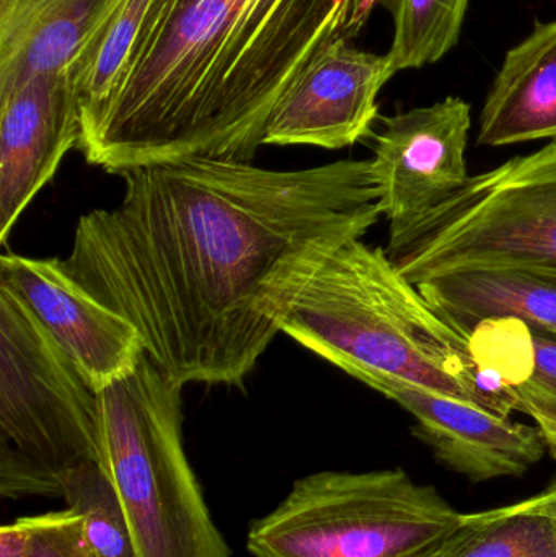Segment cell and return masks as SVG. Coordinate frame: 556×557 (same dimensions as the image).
I'll return each instance as SVG.
<instances>
[{"label":"cell","instance_id":"obj_1","mask_svg":"<svg viewBox=\"0 0 556 557\" xmlns=\"http://www.w3.org/2000/svg\"><path fill=\"white\" fill-rule=\"evenodd\" d=\"M64 263L182 385H238L320 268L382 218L371 160L304 170L196 159L123 173Z\"/></svg>","mask_w":556,"mask_h":557},{"label":"cell","instance_id":"obj_2","mask_svg":"<svg viewBox=\"0 0 556 557\" xmlns=\"http://www.w3.org/2000/svg\"><path fill=\"white\" fill-rule=\"evenodd\" d=\"M388 0H152L77 149L123 173L178 160L251 162L291 85Z\"/></svg>","mask_w":556,"mask_h":557},{"label":"cell","instance_id":"obj_3","mask_svg":"<svg viewBox=\"0 0 556 557\" xmlns=\"http://www.w3.org/2000/svg\"><path fill=\"white\" fill-rule=\"evenodd\" d=\"M283 333L365 385L391 376L499 416L521 411L518 396L483 372L469 337L387 251L362 240L339 248L310 278Z\"/></svg>","mask_w":556,"mask_h":557},{"label":"cell","instance_id":"obj_4","mask_svg":"<svg viewBox=\"0 0 556 557\" xmlns=\"http://www.w3.org/2000/svg\"><path fill=\"white\" fill-rule=\"evenodd\" d=\"M183 386L146 356L100 389L101 465L137 557H232L186 457Z\"/></svg>","mask_w":556,"mask_h":557},{"label":"cell","instance_id":"obj_5","mask_svg":"<svg viewBox=\"0 0 556 557\" xmlns=\"http://www.w3.org/2000/svg\"><path fill=\"white\" fill-rule=\"evenodd\" d=\"M88 465H101L98 392L0 282V496L62 499Z\"/></svg>","mask_w":556,"mask_h":557},{"label":"cell","instance_id":"obj_6","mask_svg":"<svg viewBox=\"0 0 556 557\" xmlns=\"http://www.w3.org/2000/svg\"><path fill=\"white\" fill-rule=\"evenodd\" d=\"M385 251L415 285L492 268L556 276V140L470 176Z\"/></svg>","mask_w":556,"mask_h":557},{"label":"cell","instance_id":"obj_7","mask_svg":"<svg viewBox=\"0 0 556 557\" xmlns=\"http://www.w3.org/2000/svg\"><path fill=\"white\" fill-rule=\"evenodd\" d=\"M404 470L320 471L251 523L254 557H423L462 520Z\"/></svg>","mask_w":556,"mask_h":557},{"label":"cell","instance_id":"obj_8","mask_svg":"<svg viewBox=\"0 0 556 557\" xmlns=\"http://www.w3.org/2000/svg\"><path fill=\"white\" fill-rule=\"evenodd\" d=\"M470 127V104L457 97L382 117L371 170L391 235L413 227L466 185Z\"/></svg>","mask_w":556,"mask_h":557},{"label":"cell","instance_id":"obj_9","mask_svg":"<svg viewBox=\"0 0 556 557\" xmlns=\"http://www.w3.org/2000/svg\"><path fill=\"white\" fill-rule=\"evenodd\" d=\"M0 282L28 305L97 392L133 373L146 357L136 326L85 290L62 260L3 253Z\"/></svg>","mask_w":556,"mask_h":557},{"label":"cell","instance_id":"obj_10","mask_svg":"<svg viewBox=\"0 0 556 557\" xmlns=\"http://www.w3.org/2000/svg\"><path fill=\"white\" fill-rule=\"evenodd\" d=\"M395 74L388 54L335 42L277 101L263 146L338 150L365 139L379 117V91Z\"/></svg>","mask_w":556,"mask_h":557},{"label":"cell","instance_id":"obj_11","mask_svg":"<svg viewBox=\"0 0 556 557\" xmlns=\"http://www.w3.org/2000/svg\"><path fill=\"white\" fill-rule=\"evenodd\" d=\"M368 386L413 416L415 437L443 467L472 483L522 476L551 450L538 424H522L391 376H379Z\"/></svg>","mask_w":556,"mask_h":557},{"label":"cell","instance_id":"obj_12","mask_svg":"<svg viewBox=\"0 0 556 557\" xmlns=\"http://www.w3.org/2000/svg\"><path fill=\"white\" fill-rule=\"evenodd\" d=\"M81 134V104L69 71L33 75L0 91L2 245Z\"/></svg>","mask_w":556,"mask_h":557},{"label":"cell","instance_id":"obj_13","mask_svg":"<svg viewBox=\"0 0 556 557\" xmlns=\"http://www.w3.org/2000/svg\"><path fill=\"white\" fill-rule=\"evenodd\" d=\"M118 0H0V91L69 71Z\"/></svg>","mask_w":556,"mask_h":557},{"label":"cell","instance_id":"obj_14","mask_svg":"<svg viewBox=\"0 0 556 557\" xmlns=\"http://www.w3.org/2000/svg\"><path fill=\"white\" fill-rule=\"evenodd\" d=\"M556 140V20L508 51L480 114V146Z\"/></svg>","mask_w":556,"mask_h":557},{"label":"cell","instance_id":"obj_15","mask_svg":"<svg viewBox=\"0 0 556 557\" xmlns=\"http://www.w3.org/2000/svg\"><path fill=\"white\" fill-rule=\"evenodd\" d=\"M434 310L462 336L486 321H521L532 334L556 339V276L492 268L431 278L418 285Z\"/></svg>","mask_w":556,"mask_h":557},{"label":"cell","instance_id":"obj_16","mask_svg":"<svg viewBox=\"0 0 556 557\" xmlns=\"http://www.w3.org/2000/svg\"><path fill=\"white\" fill-rule=\"evenodd\" d=\"M423 557H556V480L531 499L467 513Z\"/></svg>","mask_w":556,"mask_h":557},{"label":"cell","instance_id":"obj_17","mask_svg":"<svg viewBox=\"0 0 556 557\" xmlns=\"http://www.w3.org/2000/svg\"><path fill=\"white\" fill-rule=\"evenodd\" d=\"M469 0H388L394 41L387 52L395 71L441 61L459 41Z\"/></svg>","mask_w":556,"mask_h":557},{"label":"cell","instance_id":"obj_18","mask_svg":"<svg viewBox=\"0 0 556 557\" xmlns=\"http://www.w3.org/2000/svg\"><path fill=\"white\" fill-rule=\"evenodd\" d=\"M152 0H118L69 74L81 104V117L97 108L116 81Z\"/></svg>","mask_w":556,"mask_h":557},{"label":"cell","instance_id":"obj_19","mask_svg":"<svg viewBox=\"0 0 556 557\" xmlns=\"http://www.w3.org/2000/svg\"><path fill=\"white\" fill-rule=\"evenodd\" d=\"M67 509L84 522L85 539L97 557H137L120 497L103 465L75 471L62 494Z\"/></svg>","mask_w":556,"mask_h":557},{"label":"cell","instance_id":"obj_20","mask_svg":"<svg viewBox=\"0 0 556 557\" xmlns=\"http://www.w3.org/2000/svg\"><path fill=\"white\" fill-rule=\"evenodd\" d=\"M28 548L25 557H97L88 546L82 517L74 510L25 517Z\"/></svg>","mask_w":556,"mask_h":557},{"label":"cell","instance_id":"obj_21","mask_svg":"<svg viewBox=\"0 0 556 557\" xmlns=\"http://www.w3.org/2000/svg\"><path fill=\"white\" fill-rule=\"evenodd\" d=\"M532 370L528 380L556 395V339L532 334Z\"/></svg>","mask_w":556,"mask_h":557},{"label":"cell","instance_id":"obj_22","mask_svg":"<svg viewBox=\"0 0 556 557\" xmlns=\"http://www.w3.org/2000/svg\"><path fill=\"white\" fill-rule=\"evenodd\" d=\"M28 548V527L25 517L0 529V557H25Z\"/></svg>","mask_w":556,"mask_h":557},{"label":"cell","instance_id":"obj_23","mask_svg":"<svg viewBox=\"0 0 556 557\" xmlns=\"http://www.w3.org/2000/svg\"><path fill=\"white\" fill-rule=\"evenodd\" d=\"M516 389H518V396L521 399V411H524V406L532 405L556 412V395L542 388L538 383L526 380Z\"/></svg>","mask_w":556,"mask_h":557},{"label":"cell","instance_id":"obj_24","mask_svg":"<svg viewBox=\"0 0 556 557\" xmlns=\"http://www.w3.org/2000/svg\"><path fill=\"white\" fill-rule=\"evenodd\" d=\"M528 414L542 429L545 438H547L548 447L556 454V412L545 411L541 408H529Z\"/></svg>","mask_w":556,"mask_h":557}]
</instances>
